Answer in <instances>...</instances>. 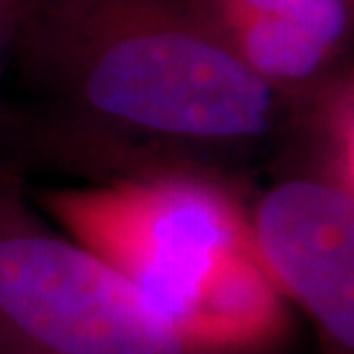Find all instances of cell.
<instances>
[{
	"instance_id": "3957f363",
	"label": "cell",
	"mask_w": 354,
	"mask_h": 354,
	"mask_svg": "<svg viewBox=\"0 0 354 354\" xmlns=\"http://www.w3.org/2000/svg\"><path fill=\"white\" fill-rule=\"evenodd\" d=\"M0 354H198L115 269L0 194Z\"/></svg>"
},
{
	"instance_id": "7a4b0ae2",
	"label": "cell",
	"mask_w": 354,
	"mask_h": 354,
	"mask_svg": "<svg viewBox=\"0 0 354 354\" xmlns=\"http://www.w3.org/2000/svg\"><path fill=\"white\" fill-rule=\"evenodd\" d=\"M67 237L113 267L198 354H256L288 334L249 214L196 171H154L39 196Z\"/></svg>"
},
{
	"instance_id": "52a82bcc",
	"label": "cell",
	"mask_w": 354,
	"mask_h": 354,
	"mask_svg": "<svg viewBox=\"0 0 354 354\" xmlns=\"http://www.w3.org/2000/svg\"><path fill=\"white\" fill-rule=\"evenodd\" d=\"M14 3H24V0H0V5H3V10H5V14L10 17V26H12V14H14Z\"/></svg>"
},
{
	"instance_id": "277c9868",
	"label": "cell",
	"mask_w": 354,
	"mask_h": 354,
	"mask_svg": "<svg viewBox=\"0 0 354 354\" xmlns=\"http://www.w3.org/2000/svg\"><path fill=\"white\" fill-rule=\"evenodd\" d=\"M260 265L283 299L310 315L327 348L354 350V191L324 177H290L249 214Z\"/></svg>"
},
{
	"instance_id": "8992f818",
	"label": "cell",
	"mask_w": 354,
	"mask_h": 354,
	"mask_svg": "<svg viewBox=\"0 0 354 354\" xmlns=\"http://www.w3.org/2000/svg\"><path fill=\"white\" fill-rule=\"evenodd\" d=\"M7 53H10V17H7L3 5H0V83H3Z\"/></svg>"
},
{
	"instance_id": "5b68a950",
	"label": "cell",
	"mask_w": 354,
	"mask_h": 354,
	"mask_svg": "<svg viewBox=\"0 0 354 354\" xmlns=\"http://www.w3.org/2000/svg\"><path fill=\"white\" fill-rule=\"evenodd\" d=\"M230 48L290 92L324 72L350 30V0H196Z\"/></svg>"
},
{
	"instance_id": "6da1fadb",
	"label": "cell",
	"mask_w": 354,
	"mask_h": 354,
	"mask_svg": "<svg viewBox=\"0 0 354 354\" xmlns=\"http://www.w3.org/2000/svg\"><path fill=\"white\" fill-rule=\"evenodd\" d=\"M17 19L26 74L102 138L230 154L281 124L288 92L232 51L196 0H24Z\"/></svg>"
}]
</instances>
